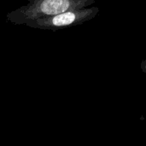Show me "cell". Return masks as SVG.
<instances>
[{
	"instance_id": "cell-1",
	"label": "cell",
	"mask_w": 146,
	"mask_h": 146,
	"mask_svg": "<svg viewBox=\"0 0 146 146\" xmlns=\"http://www.w3.org/2000/svg\"><path fill=\"white\" fill-rule=\"evenodd\" d=\"M26 5L7 13L6 21L14 25H25L26 22L39 17L54 15L68 10L90 7L95 0H27Z\"/></svg>"
},
{
	"instance_id": "cell-2",
	"label": "cell",
	"mask_w": 146,
	"mask_h": 146,
	"mask_svg": "<svg viewBox=\"0 0 146 146\" xmlns=\"http://www.w3.org/2000/svg\"><path fill=\"white\" fill-rule=\"evenodd\" d=\"M99 13L98 7H86L68 10L50 16L39 17L26 22V26L34 29L57 31L67 27L80 25L94 18Z\"/></svg>"
},
{
	"instance_id": "cell-3",
	"label": "cell",
	"mask_w": 146,
	"mask_h": 146,
	"mask_svg": "<svg viewBox=\"0 0 146 146\" xmlns=\"http://www.w3.org/2000/svg\"><path fill=\"white\" fill-rule=\"evenodd\" d=\"M140 68H141L142 71H143L145 74H146V59L142 61V62H141V64H140Z\"/></svg>"
}]
</instances>
